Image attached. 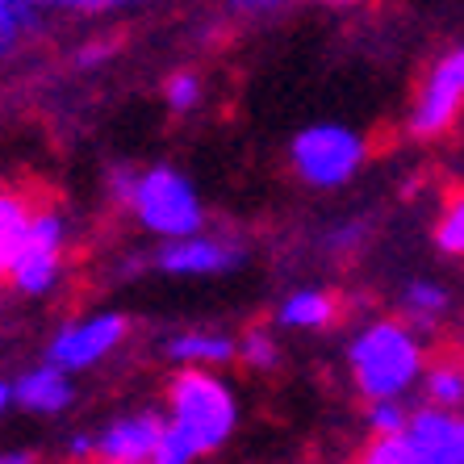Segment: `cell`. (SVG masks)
Wrapping results in <instances>:
<instances>
[{
  "label": "cell",
  "mask_w": 464,
  "mask_h": 464,
  "mask_svg": "<svg viewBox=\"0 0 464 464\" xmlns=\"http://www.w3.org/2000/svg\"><path fill=\"white\" fill-rule=\"evenodd\" d=\"M435 72H443V76L452 80L456 88H460L464 92V51H456V54H448V59H443L440 67H435Z\"/></svg>",
  "instance_id": "cell-24"
},
{
  "label": "cell",
  "mask_w": 464,
  "mask_h": 464,
  "mask_svg": "<svg viewBox=\"0 0 464 464\" xmlns=\"http://www.w3.org/2000/svg\"><path fill=\"white\" fill-rule=\"evenodd\" d=\"M5 401H9V389L0 385V414H5Z\"/></svg>",
  "instance_id": "cell-27"
},
{
  "label": "cell",
  "mask_w": 464,
  "mask_h": 464,
  "mask_svg": "<svg viewBox=\"0 0 464 464\" xmlns=\"http://www.w3.org/2000/svg\"><path fill=\"white\" fill-rule=\"evenodd\" d=\"M22 25H25V0H0V51H9L17 43Z\"/></svg>",
  "instance_id": "cell-19"
},
{
  "label": "cell",
  "mask_w": 464,
  "mask_h": 464,
  "mask_svg": "<svg viewBox=\"0 0 464 464\" xmlns=\"http://www.w3.org/2000/svg\"><path fill=\"white\" fill-rule=\"evenodd\" d=\"M130 206L139 209L142 227L163 238L197 235V227H201V201L188 188V180L172 168H155V172L142 176Z\"/></svg>",
  "instance_id": "cell-3"
},
{
  "label": "cell",
  "mask_w": 464,
  "mask_h": 464,
  "mask_svg": "<svg viewBox=\"0 0 464 464\" xmlns=\"http://www.w3.org/2000/svg\"><path fill=\"white\" fill-rule=\"evenodd\" d=\"M235 9H247V13H264V9H281V5H293V0H230Z\"/></svg>",
  "instance_id": "cell-25"
},
{
  "label": "cell",
  "mask_w": 464,
  "mask_h": 464,
  "mask_svg": "<svg viewBox=\"0 0 464 464\" xmlns=\"http://www.w3.org/2000/svg\"><path fill=\"white\" fill-rule=\"evenodd\" d=\"M121 335H126V318H121V314H101L92 323L67 326L63 335L51 343V364L67 368V372H72V368L97 364L105 352H113V347L121 343Z\"/></svg>",
  "instance_id": "cell-6"
},
{
  "label": "cell",
  "mask_w": 464,
  "mask_h": 464,
  "mask_svg": "<svg viewBox=\"0 0 464 464\" xmlns=\"http://www.w3.org/2000/svg\"><path fill=\"white\" fill-rule=\"evenodd\" d=\"M17 401H22L25 411H38V414L63 411L67 401H72V385L63 381V368L51 364V368H38V372L22 377V385H17Z\"/></svg>",
  "instance_id": "cell-11"
},
{
  "label": "cell",
  "mask_w": 464,
  "mask_h": 464,
  "mask_svg": "<svg viewBox=\"0 0 464 464\" xmlns=\"http://www.w3.org/2000/svg\"><path fill=\"white\" fill-rule=\"evenodd\" d=\"M406 305H411L414 314H427V318H431V314L443 310V293L435 289V285H411V289H406Z\"/></svg>",
  "instance_id": "cell-23"
},
{
  "label": "cell",
  "mask_w": 464,
  "mask_h": 464,
  "mask_svg": "<svg viewBox=\"0 0 464 464\" xmlns=\"http://www.w3.org/2000/svg\"><path fill=\"white\" fill-rule=\"evenodd\" d=\"M406 435L414 443L419 464H464V419L443 411H422L406 419Z\"/></svg>",
  "instance_id": "cell-7"
},
{
  "label": "cell",
  "mask_w": 464,
  "mask_h": 464,
  "mask_svg": "<svg viewBox=\"0 0 464 464\" xmlns=\"http://www.w3.org/2000/svg\"><path fill=\"white\" fill-rule=\"evenodd\" d=\"M238 352H243V360L256 368H272L276 364V347H272V339L264 335V331H251L243 343H238Z\"/></svg>",
  "instance_id": "cell-20"
},
{
  "label": "cell",
  "mask_w": 464,
  "mask_h": 464,
  "mask_svg": "<svg viewBox=\"0 0 464 464\" xmlns=\"http://www.w3.org/2000/svg\"><path fill=\"white\" fill-rule=\"evenodd\" d=\"M238 264V251L218 243V238H193L184 235L180 243L160 251L163 272H180V276H209V272H230Z\"/></svg>",
  "instance_id": "cell-8"
},
{
  "label": "cell",
  "mask_w": 464,
  "mask_h": 464,
  "mask_svg": "<svg viewBox=\"0 0 464 464\" xmlns=\"http://www.w3.org/2000/svg\"><path fill=\"white\" fill-rule=\"evenodd\" d=\"M51 5H67V9H109L118 0H51Z\"/></svg>",
  "instance_id": "cell-26"
},
{
  "label": "cell",
  "mask_w": 464,
  "mask_h": 464,
  "mask_svg": "<svg viewBox=\"0 0 464 464\" xmlns=\"http://www.w3.org/2000/svg\"><path fill=\"white\" fill-rule=\"evenodd\" d=\"M326 5H364V0H326Z\"/></svg>",
  "instance_id": "cell-28"
},
{
  "label": "cell",
  "mask_w": 464,
  "mask_h": 464,
  "mask_svg": "<svg viewBox=\"0 0 464 464\" xmlns=\"http://www.w3.org/2000/svg\"><path fill=\"white\" fill-rule=\"evenodd\" d=\"M364 460H372V464H419L414 460V443L406 431L377 435V443L364 452Z\"/></svg>",
  "instance_id": "cell-15"
},
{
  "label": "cell",
  "mask_w": 464,
  "mask_h": 464,
  "mask_svg": "<svg viewBox=\"0 0 464 464\" xmlns=\"http://www.w3.org/2000/svg\"><path fill=\"white\" fill-rule=\"evenodd\" d=\"M197 97H201V84H197V76H188V72L172 76V84H168V105H172L176 113L193 109V105H197Z\"/></svg>",
  "instance_id": "cell-21"
},
{
  "label": "cell",
  "mask_w": 464,
  "mask_h": 464,
  "mask_svg": "<svg viewBox=\"0 0 464 464\" xmlns=\"http://www.w3.org/2000/svg\"><path fill=\"white\" fill-rule=\"evenodd\" d=\"M419 368H422V352L401 323L368 326L364 335L352 343L356 385L372 401H389V398H398V393H406L411 381L419 377Z\"/></svg>",
  "instance_id": "cell-1"
},
{
  "label": "cell",
  "mask_w": 464,
  "mask_h": 464,
  "mask_svg": "<svg viewBox=\"0 0 464 464\" xmlns=\"http://www.w3.org/2000/svg\"><path fill=\"white\" fill-rule=\"evenodd\" d=\"M25 5H51V0H25Z\"/></svg>",
  "instance_id": "cell-29"
},
{
  "label": "cell",
  "mask_w": 464,
  "mask_h": 464,
  "mask_svg": "<svg viewBox=\"0 0 464 464\" xmlns=\"http://www.w3.org/2000/svg\"><path fill=\"white\" fill-rule=\"evenodd\" d=\"M368 427H372V435H389V431H406V414L393 406V398L389 401H377V411L368 414Z\"/></svg>",
  "instance_id": "cell-22"
},
{
  "label": "cell",
  "mask_w": 464,
  "mask_h": 464,
  "mask_svg": "<svg viewBox=\"0 0 464 464\" xmlns=\"http://www.w3.org/2000/svg\"><path fill=\"white\" fill-rule=\"evenodd\" d=\"M360 160H364V142L343 126H314L293 142V168L318 188L343 184L360 168Z\"/></svg>",
  "instance_id": "cell-4"
},
{
  "label": "cell",
  "mask_w": 464,
  "mask_h": 464,
  "mask_svg": "<svg viewBox=\"0 0 464 464\" xmlns=\"http://www.w3.org/2000/svg\"><path fill=\"white\" fill-rule=\"evenodd\" d=\"M34 227V209L25 197L17 193H5L0 188V276L13 268V259H17V251H22L25 235H30Z\"/></svg>",
  "instance_id": "cell-12"
},
{
  "label": "cell",
  "mask_w": 464,
  "mask_h": 464,
  "mask_svg": "<svg viewBox=\"0 0 464 464\" xmlns=\"http://www.w3.org/2000/svg\"><path fill=\"white\" fill-rule=\"evenodd\" d=\"M163 422L155 414H139V419H121L113 422L97 443V456L118 464H134V460H155V448H160Z\"/></svg>",
  "instance_id": "cell-9"
},
{
  "label": "cell",
  "mask_w": 464,
  "mask_h": 464,
  "mask_svg": "<svg viewBox=\"0 0 464 464\" xmlns=\"http://www.w3.org/2000/svg\"><path fill=\"white\" fill-rule=\"evenodd\" d=\"M238 352L235 339H222V335H180L168 343V356L176 360H188V364H222Z\"/></svg>",
  "instance_id": "cell-13"
},
{
  "label": "cell",
  "mask_w": 464,
  "mask_h": 464,
  "mask_svg": "<svg viewBox=\"0 0 464 464\" xmlns=\"http://www.w3.org/2000/svg\"><path fill=\"white\" fill-rule=\"evenodd\" d=\"M335 318V302L326 293H293L281 310L285 326H326Z\"/></svg>",
  "instance_id": "cell-14"
},
{
  "label": "cell",
  "mask_w": 464,
  "mask_h": 464,
  "mask_svg": "<svg viewBox=\"0 0 464 464\" xmlns=\"http://www.w3.org/2000/svg\"><path fill=\"white\" fill-rule=\"evenodd\" d=\"M435 243H440V251H448V256H464V197L443 214L440 230H435Z\"/></svg>",
  "instance_id": "cell-18"
},
{
  "label": "cell",
  "mask_w": 464,
  "mask_h": 464,
  "mask_svg": "<svg viewBox=\"0 0 464 464\" xmlns=\"http://www.w3.org/2000/svg\"><path fill=\"white\" fill-rule=\"evenodd\" d=\"M427 389H431L435 406H460L464 401V368H452V364L435 368L431 377H427Z\"/></svg>",
  "instance_id": "cell-16"
},
{
  "label": "cell",
  "mask_w": 464,
  "mask_h": 464,
  "mask_svg": "<svg viewBox=\"0 0 464 464\" xmlns=\"http://www.w3.org/2000/svg\"><path fill=\"white\" fill-rule=\"evenodd\" d=\"M193 456H197L193 440H188L176 422H168L163 435H160V448H155V460L160 464H184V460H193Z\"/></svg>",
  "instance_id": "cell-17"
},
{
  "label": "cell",
  "mask_w": 464,
  "mask_h": 464,
  "mask_svg": "<svg viewBox=\"0 0 464 464\" xmlns=\"http://www.w3.org/2000/svg\"><path fill=\"white\" fill-rule=\"evenodd\" d=\"M168 401H172V422L193 440L197 456L222 448L235 431V398L222 381H214L201 368L180 372L168 389Z\"/></svg>",
  "instance_id": "cell-2"
},
{
  "label": "cell",
  "mask_w": 464,
  "mask_h": 464,
  "mask_svg": "<svg viewBox=\"0 0 464 464\" xmlns=\"http://www.w3.org/2000/svg\"><path fill=\"white\" fill-rule=\"evenodd\" d=\"M460 101H464L460 88L443 76V72H431V80H427V88H422V97H419V109H414V134H422V139L443 134V130L452 126Z\"/></svg>",
  "instance_id": "cell-10"
},
{
  "label": "cell",
  "mask_w": 464,
  "mask_h": 464,
  "mask_svg": "<svg viewBox=\"0 0 464 464\" xmlns=\"http://www.w3.org/2000/svg\"><path fill=\"white\" fill-rule=\"evenodd\" d=\"M59 247H63V222L54 214H34V227L13 259L9 281L22 293H46L59 276Z\"/></svg>",
  "instance_id": "cell-5"
}]
</instances>
